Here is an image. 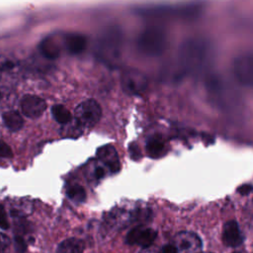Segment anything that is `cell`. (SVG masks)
Segmentation results:
<instances>
[{"mask_svg": "<svg viewBox=\"0 0 253 253\" xmlns=\"http://www.w3.org/2000/svg\"><path fill=\"white\" fill-rule=\"evenodd\" d=\"M210 53L211 44L207 40L194 37L184 41L180 44L177 54L179 77L202 71L208 63Z\"/></svg>", "mask_w": 253, "mask_h": 253, "instance_id": "obj_1", "label": "cell"}, {"mask_svg": "<svg viewBox=\"0 0 253 253\" xmlns=\"http://www.w3.org/2000/svg\"><path fill=\"white\" fill-rule=\"evenodd\" d=\"M168 35L165 29L158 25L144 28L136 39L137 50L148 57L162 55L168 47Z\"/></svg>", "mask_w": 253, "mask_h": 253, "instance_id": "obj_2", "label": "cell"}, {"mask_svg": "<svg viewBox=\"0 0 253 253\" xmlns=\"http://www.w3.org/2000/svg\"><path fill=\"white\" fill-rule=\"evenodd\" d=\"M123 47V35L120 29L111 27L99 37L95 53L96 56L109 66L118 65Z\"/></svg>", "mask_w": 253, "mask_h": 253, "instance_id": "obj_3", "label": "cell"}, {"mask_svg": "<svg viewBox=\"0 0 253 253\" xmlns=\"http://www.w3.org/2000/svg\"><path fill=\"white\" fill-rule=\"evenodd\" d=\"M200 8L197 5L181 6H148L136 10L140 16L147 18H192L199 14Z\"/></svg>", "mask_w": 253, "mask_h": 253, "instance_id": "obj_4", "label": "cell"}, {"mask_svg": "<svg viewBox=\"0 0 253 253\" xmlns=\"http://www.w3.org/2000/svg\"><path fill=\"white\" fill-rule=\"evenodd\" d=\"M121 86L126 95L137 96L146 90L148 79L140 70L126 67L121 73Z\"/></svg>", "mask_w": 253, "mask_h": 253, "instance_id": "obj_5", "label": "cell"}, {"mask_svg": "<svg viewBox=\"0 0 253 253\" xmlns=\"http://www.w3.org/2000/svg\"><path fill=\"white\" fill-rule=\"evenodd\" d=\"M102 109L94 99H87L81 102L74 111V119L81 127H92L101 119Z\"/></svg>", "mask_w": 253, "mask_h": 253, "instance_id": "obj_6", "label": "cell"}, {"mask_svg": "<svg viewBox=\"0 0 253 253\" xmlns=\"http://www.w3.org/2000/svg\"><path fill=\"white\" fill-rule=\"evenodd\" d=\"M233 75L243 86L250 87L253 84V55L246 52L235 57L233 61Z\"/></svg>", "mask_w": 253, "mask_h": 253, "instance_id": "obj_7", "label": "cell"}, {"mask_svg": "<svg viewBox=\"0 0 253 253\" xmlns=\"http://www.w3.org/2000/svg\"><path fill=\"white\" fill-rule=\"evenodd\" d=\"M177 253H201L202 241L200 237L191 231H182L175 235L172 242Z\"/></svg>", "mask_w": 253, "mask_h": 253, "instance_id": "obj_8", "label": "cell"}, {"mask_svg": "<svg viewBox=\"0 0 253 253\" xmlns=\"http://www.w3.org/2000/svg\"><path fill=\"white\" fill-rule=\"evenodd\" d=\"M157 232L151 228L144 225H137L126 236V242L129 245H137L143 248H148L156 239Z\"/></svg>", "mask_w": 253, "mask_h": 253, "instance_id": "obj_9", "label": "cell"}, {"mask_svg": "<svg viewBox=\"0 0 253 253\" xmlns=\"http://www.w3.org/2000/svg\"><path fill=\"white\" fill-rule=\"evenodd\" d=\"M46 109L45 101L36 95H25L21 100L22 113L31 119L40 118Z\"/></svg>", "mask_w": 253, "mask_h": 253, "instance_id": "obj_10", "label": "cell"}, {"mask_svg": "<svg viewBox=\"0 0 253 253\" xmlns=\"http://www.w3.org/2000/svg\"><path fill=\"white\" fill-rule=\"evenodd\" d=\"M222 241L228 247H236L243 242V235L235 220H229L224 224L222 229Z\"/></svg>", "mask_w": 253, "mask_h": 253, "instance_id": "obj_11", "label": "cell"}, {"mask_svg": "<svg viewBox=\"0 0 253 253\" xmlns=\"http://www.w3.org/2000/svg\"><path fill=\"white\" fill-rule=\"evenodd\" d=\"M97 156L100 159V161L110 169L111 172L116 173L120 170V158L114 146L105 145L100 147L97 151Z\"/></svg>", "mask_w": 253, "mask_h": 253, "instance_id": "obj_12", "label": "cell"}, {"mask_svg": "<svg viewBox=\"0 0 253 253\" xmlns=\"http://www.w3.org/2000/svg\"><path fill=\"white\" fill-rule=\"evenodd\" d=\"M63 46L70 54L82 53L87 45V39L85 36L79 33H67L63 40Z\"/></svg>", "mask_w": 253, "mask_h": 253, "instance_id": "obj_13", "label": "cell"}, {"mask_svg": "<svg viewBox=\"0 0 253 253\" xmlns=\"http://www.w3.org/2000/svg\"><path fill=\"white\" fill-rule=\"evenodd\" d=\"M40 52L43 57L46 59H56L61 52V45L58 43V41L52 37H46L44 38L39 45Z\"/></svg>", "mask_w": 253, "mask_h": 253, "instance_id": "obj_14", "label": "cell"}, {"mask_svg": "<svg viewBox=\"0 0 253 253\" xmlns=\"http://www.w3.org/2000/svg\"><path fill=\"white\" fill-rule=\"evenodd\" d=\"M85 244L78 238H67L61 241L56 249V253H82L84 251Z\"/></svg>", "mask_w": 253, "mask_h": 253, "instance_id": "obj_15", "label": "cell"}, {"mask_svg": "<svg viewBox=\"0 0 253 253\" xmlns=\"http://www.w3.org/2000/svg\"><path fill=\"white\" fill-rule=\"evenodd\" d=\"M145 150L148 156L152 158H158L165 152V143L160 136H152L147 140Z\"/></svg>", "mask_w": 253, "mask_h": 253, "instance_id": "obj_16", "label": "cell"}, {"mask_svg": "<svg viewBox=\"0 0 253 253\" xmlns=\"http://www.w3.org/2000/svg\"><path fill=\"white\" fill-rule=\"evenodd\" d=\"M3 122L7 128L12 131H17L22 128L24 125V120L19 112L8 111L3 115Z\"/></svg>", "mask_w": 253, "mask_h": 253, "instance_id": "obj_17", "label": "cell"}, {"mask_svg": "<svg viewBox=\"0 0 253 253\" xmlns=\"http://www.w3.org/2000/svg\"><path fill=\"white\" fill-rule=\"evenodd\" d=\"M51 115H52L53 119L61 125L68 124L72 119L71 113L63 105H54L51 108Z\"/></svg>", "mask_w": 253, "mask_h": 253, "instance_id": "obj_18", "label": "cell"}, {"mask_svg": "<svg viewBox=\"0 0 253 253\" xmlns=\"http://www.w3.org/2000/svg\"><path fill=\"white\" fill-rule=\"evenodd\" d=\"M68 198L75 203H82L86 198V192L80 185H71L67 189Z\"/></svg>", "mask_w": 253, "mask_h": 253, "instance_id": "obj_19", "label": "cell"}, {"mask_svg": "<svg viewBox=\"0 0 253 253\" xmlns=\"http://www.w3.org/2000/svg\"><path fill=\"white\" fill-rule=\"evenodd\" d=\"M12 155H13V153H12L10 146L7 143H5L4 141L0 140V157L9 158Z\"/></svg>", "mask_w": 253, "mask_h": 253, "instance_id": "obj_20", "label": "cell"}, {"mask_svg": "<svg viewBox=\"0 0 253 253\" xmlns=\"http://www.w3.org/2000/svg\"><path fill=\"white\" fill-rule=\"evenodd\" d=\"M10 246V239L8 236L0 232V253H5Z\"/></svg>", "mask_w": 253, "mask_h": 253, "instance_id": "obj_21", "label": "cell"}, {"mask_svg": "<svg viewBox=\"0 0 253 253\" xmlns=\"http://www.w3.org/2000/svg\"><path fill=\"white\" fill-rule=\"evenodd\" d=\"M0 227L3 229H7L9 227L7 214L5 212L4 208L1 205H0Z\"/></svg>", "mask_w": 253, "mask_h": 253, "instance_id": "obj_22", "label": "cell"}, {"mask_svg": "<svg viewBox=\"0 0 253 253\" xmlns=\"http://www.w3.org/2000/svg\"><path fill=\"white\" fill-rule=\"evenodd\" d=\"M252 190V187L250 184H245V185H242L240 186L237 191L241 194V195H248Z\"/></svg>", "mask_w": 253, "mask_h": 253, "instance_id": "obj_23", "label": "cell"}, {"mask_svg": "<svg viewBox=\"0 0 253 253\" xmlns=\"http://www.w3.org/2000/svg\"><path fill=\"white\" fill-rule=\"evenodd\" d=\"M104 175H105V170H104V168H103V167L98 166V167H96V168H95V171H94V177H95L96 179H101V178H103V177H104Z\"/></svg>", "mask_w": 253, "mask_h": 253, "instance_id": "obj_24", "label": "cell"}, {"mask_svg": "<svg viewBox=\"0 0 253 253\" xmlns=\"http://www.w3.org/2000/svg\"><path fill=\"white\" fill-rule=\"evenodd\" d=\"M162 253H177V251H176L175 247L173 246V244H168L163 247Z\"/></svg>", "mask_w": 253, "mask_h": 253, "instance_id": "obj_25", "label": "cell"}, {"mask_svg": "<svg viewBox=\"0 0 253 253\" xmlns=\"http://www.w3.org/2000/svg\"><path fill=\"white\" fill-rule=\"evenodd\" d=\"M139 253H158L157 251L153 250V249H150L149 247L148 248H143Z\"/></svg>", "mask_w": 253, "mask_h": 253, "instance_id": "obj_26", "label": "cell"}, {"mask_svg": "<svg viewBox=\"0 0 253 253\" xmlns=\"http://www.w3.org/2000/svg\"><path fill=\"white\" fill-rule=\"evenodd\" d=\"M0 74H1V71H0Z\"/></svg>", "mask_w": 253, "mask_h": 253, "instance_id": "obj_27", "label": "cell"}, {"mask_svg": "<svg viewBox=\"0 0 253 253\" xmlns=\"http://www.w3.org/2000/svg\"><path fill=\"white\" fill-rule=\"evenodd\" d=\"M236 253H238V252H236Z\"/></svg>", "mask_w": 253, "mask_h": 253, "instance_id": "obj_28", "label": "cell"}]
</instances>
